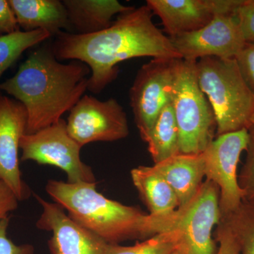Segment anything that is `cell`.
I'll list each match as a JSON object with an SVG mask.
<instances>
[{
    "mask_svg": "<svg viewBox=\"0 0 254 254\" xmlns=\"http://www.w3.org/2000/svg\"><path fill=\"white\" fill-rule=\"evenodd\" d=\"M145 142L155 164L180 154V133L171 102L159 114Z\"/></svg>",
    "mask_w": 254,
    "mask_h": 254,
    "instance_id": "cell-19",
    "label": "cell"
},
{
    "mask_svg": "<svg viewBox=\"0 0 254 254\" xmlns=\"http://www.w3.org/2000/svg\"><path fill=\"white\" fill-rule=\"evenodd\" d=\"M215 235L216 241L220 245L216 254H237L239 245L236 235L229 224L223 219H220Z\"/></svg>",
    "mask_w": 254,
    "mask_h": 254,
    "instance_id": "cell-25",
    "label": "cell"
},
{
    "mask_svg": "<svg viewBox=\"0 0 254 254\" xmlns=\"http://www.w3.org/2000/svg\"><path fill=\"white\" fill-rule=\"evenodd\" d=\"M198 85L213 108L216 136L250 128L254 95L241 74L235 58H203L197 60Z\"/></svg>",
    "mask_w": 254,
    "mask_h": 254,
    "instance_id": "cell-4",
    "label": "cell"
},
{
    "mask_svg": "<svg viewBox=\"0 0 254 254\" xmlns=\"http://www.w3.org/2000/svg\"><path fill=\"white\" fill-rule=\"evenodd\" d=\"M153 16L147 5L133 6L98 33L60 32L50 44L52 50L59 61L86 64L91 71L88 90L98 94L118 78L122 62L142 57L182 59L170 38L155 26Z\"/></svg>",
    "mask_w": 254,
    "mask_h": 254,
    "instance_id": "cell-1",
    "label": "cell"
},
{
    "mask_svg": "<svg viewBox=\"0 0 254 254\" xmlns=\"http://www.w3.org/2000/svg\"><path fill=\"white\" fill-rule=\"evenodd\" d=\"M221 219L236 235L239 245L237 254H254V205L243 201L236 211Z\"/></svg>",
    "mask_w": 254,
    "mask_h": 254,
    "instance_id": "cell-22",
    "label": "cell"
},
{
    "mask_svg": "<svg viewBox=\"0 0 254 254\" xmlns=\"http://www.w3.org/2000/svg\"><path fill=\"white\" fill-rule=\"evenodd\" d=\"M245 0H147L168 37L198 31L220 15L237 14Z\"/></svg>",
    "mask_w": 254,
    "mask_h": 254,
    "instance_id": "cell-12",
    "label": "cell"
},
{
    "mask_svg": "<svg viewBox=\"0 0 254 254\" xmlns=\"http://www.w3.org/2000/svg\"><path fill=\"white\" fill-rule=\"evenodd\" d=\"M180 234L177 231L158 234L133 246H107L105 254H171L180 245Z\"/></svg>",
    "mask_w": 254,
    "mask_h": 254,
    "instance_id": "cell-21",
    "label": "cell"
},
{
    "mask_svg": "<svg viewBox=\"0 0 254 254\" xmlns=\"http://www.w3.org/2000/svg\"><path fill=\"white\" fill-rule=\"evenodd\" d=\"M67 11L71 33L92 34L103 31L113 23L114 16L128 11L117 0H63Z\"/></svg>",
    "mask_w": 254,
    "mask_h": 254,
    "instance_id": "cell-17",
    "label": "cell"
},
{
    "mask_svg": "<svg viewBox=\"0 0 254 254\" xmlns=\"http://www.w3.org/2000/svg\"><path fill=\"white\" fill-rule=\"evenodd\" d=\"M46 190L67 210L70 218L108 244L118 245L124 241L146 240L156 235L150 214L106 198L96 190V183L49 180Z\"/></svg>",
    "mask_w": 254,
    "mask_h": 254,
    "instance_id": "cell-3",
    "label": "cell"
},
{
    "mask_svg": "<svg viewBox=\"0 0 254 254\" xmlns=\"http://www.w3.org/2000/svg\"><path fill=\"white\" fill-rule=\"evenodd\" d=\"M181 60L154 58L143 64L136 73L130 88V105L144 141L159 114L171 102L172 90Z\"/></svg>",
    "mask_w": 254,
    "mask_h": 254,
    "instance_id": "cell-9",
    "label": "cell"
},
{
    "mask_svg": "<svg viewBox=\"0 0 254 254\" xmlns=\"http://www.w3.org/2000/svg\"><path fill=\"white\" fill-rule=\"evenodd\" d=\"M9 219L6 218L0 221V254H35L33 245H15L7 237Z\"/></svg>",
    "mask_w": 254,
    "mask_h": 254,
    "instance_id": "cell-27",
    "label": "cell"
},
{
    "mask_svg": "<svg viewBox=\"0 0 254 254\" xmlns=\"http://www.w3.org/2000/svg\"><path fill=\"white\" fill-rule=\"evenodd\" d=\"M91 69L72 60L63 64L51 45L32 52L12 77L0 83V90L14 97L27 113L26 133L31 134L58 123L88 90Z\"/></svg>",
    "mask_w": 254,
    "mask_h": 254,
    "instance_id": "cell-2",
    "label": "cell"
},
{
    "mask_svg": "<svg viewBox=\"0 0 254 254\" xmlns=\"http://www.w3.org/2000/svg\"><path fill=\"white\" fill-rule=\"evenodd\" d=\"M18 201L14 192L0 180V221L8 218V214L17 208Z\"/></svg>",
    "mask_w": 254,
    "mask_h": 254,
    "instance_id": "cell-29",
    "label": "cell"
},
{
    "mask_svg": "<svg viewBox=\"0 0 254 254\" xmlns=\"http://www.w3.org/2000/svg\"><path fill=\"white\" fill-rule=\"evenodd\" d=\"M81 148L68 134L63 119L36 133H25L20 141L21 161L33 160L61 169L68 183H95L91 168L80 157Z\"/></svg>",
    "mask_w": 254,
    "mask_h": 254,
    "instance_id": "cell-8",
    "label": "cell"
},
{
    "mask_svg": "<svg viewBox=\"0 0 254 254\" xmlns=\"http://www.w3.org/2000/svg\"><path fill=\"white\" fill-rule=\"evenodd\" d=\"M21 31L8 0H0V37Z\"/></svg>",
    "mask_w": 254,
    "mask_h": 254,
    "instance_id": "cell-28",
    "label": "cell"
},
{
    "mask_svg": "<svg viewBox=\"0 0 254 254\" xmlns=\"http://www.w3.org/2000/svg\"><path fill=\"white\" fill-rule=\"evenodd\" d=\"M235 59L242 77L254 95V43H246Z\"/></svg>",
    "mask_w": 254,
    "mask_h": 254,
    "instance_id": "cell-24",
    "label": "cell"
},
{
    "mask_svg": "<svg viewBox=\"0 0 254 254\" xmlns=\"http://www.w3.org/2000/svg\"><path fill=\"white\" fill-rule=\"evenodd\" d=\"M43 211L36 225L53 232L48 241L51 254H105L108 244L66 215L57 203H50L36 195Z\"/></svg>",
    "mask_w": 254,
    "mask_h": 254,
    "instance_id": "cell-13",
    "label": "cell"
},
{
    "mask_svg": "<svg viewBox=\"0 0 254 254\" xmlns=\"http://www.w3.org/2000/svg\"><path fill=\"white\" fill-rule=\"evenodd\" d=\"M250 125V128L249 130H250V131L254 132V110L253 114H252V118H251Z\"/></svg>",
    "mask_w": 254,
    "mask_h": 254,
    "instance_id": "cell-30",
    "label": "cell"
},
{
    "mask_svg": "<svg viewBox=\"0 0 254 254\" xmlns=\"http://www.w3.org/2000/svg\"><path fill=\"white\" fill-rule=\"evenodd\" d=\"M50 38H51L50 33L43 30L19 31L0 37V78L26 50Z\"/></svg>",
    "mask_w": 254,
    "mask_h": 254,
    "instance_id": "cell-20",
    "label": "cell"
},
{
    "mask_svg": "<svg viewBox=\"0 0 254 254\" xmlns=\"http://www.w3.org/2000/svg\"><path fill=\"white\" fill-rule=\"evenodd\" d=\"M219 189L205 180L194 196L168 215L154 217L157 233L179 232L185 254H216L218 247L212 231L221 218Z\"/></svg>",
    "mask_w": 254,
    "mask_h": 254,
    "instance_id": "cell-6",
    "label": "cell"
},
{
    "mask_svg": "<svg viewBox=\"0 0 254 254\" xmlns=\"http://www.w3.org/2000/svg\"><path fill=\"white\" fill-rule=\"evenodd\" d=\"M237 15L246 43H254V0H245Z\"/></svg>",
    "mask_w": 254,
    "mask_h": 254,
    "instance_id": "cell-26",
    "label": "cell"
},
{
    "mask_svg": "<svg viewBox=\"0 0 254 254\" xmlns=\"http://www.w3.org/2000/svg\"><path fill=\"white\" fill-rule=\"evenodd\" d=\"M250 141V130L243 128L215 137L201 153L205 177L219 189L221 218L236 211L245 200L237 167L242 152L248 149Z\"/></svg>",
    "mask_w": 254,
    "mask_h": 254,
    "instance_id": "cell-7",
    "label": "cell"
},
{
    "mask_svg": "<svg viewBox=\"0 0 254 254\" xmlns=\"http://www.w3.org/2000/svg\"><path fill=\"white\" fill-rule=\"evenodd\" d=\"M195 64L196 61L180 60L172 90L171 104L182 154H201L216 137L215 114L198 85Z\"/></svg>",
    "mask_w": 254,
    "mask_h": 254,
    "instance_id": "cell-5",
    "label": "cell"
},
{
    "mask_svg": "<svg viewBox=\"0 0 254 254\" xmlns=\"http://www.w3.org/2000/svg\"><path fill=\"white\" fill-rule=\"evenodd\" d=\"M27 113L20 102L0 95V180L16 195L18 200L26 197L21 179L18 150L26 133Z\"/></svg>",
    "mask_w": 254,
    "mask_h": 254,
    "instance_id": "cell-14",
    "label": "cell"
},
{
    "mask_svg": "<svg viewBox=\"0 0 254 254\" xmlns=\"http://www.w3.org/2000/svg\"><path fill=\"white\" fill-rule=\"evenodd\" d=\"M182 60L232 59L245 46L237 14L220 15L198 31L169 37Z\"/></svg>",
    "mask_w": 254,
    "mask_h": 254,
    "instance_id": "cell-11",
    "label": "cell"
},
{
    "mask_svg": "<svg viewBox=\"0 0 254 254\" xmlns=\"http://www.w3.org/2000/svg\"><path fill=\"white\" fill-rule=\"evenodd\" d=\"M250 131L251 141L247 149L248 155L239 183L245 193L244 201L254 205V132Z\"/></svg>",
    "mask_w": 254,
    "mask_h": 254,
    "instance_id": "cell-23",
    "label": "cell"
},
{
    "mask_svg": "<svg viewBox=\"0 0 254 254\" xmlns=\"http://www.w3.org/2000/svg\"><path fill=\"white\" fill-rule=\"evenodd\" d=\"M131 175L133 185L152 216L170 215L180 207L176 193L154 167H138L131 170Z\"/></svg>",
    "mask_w": 254,
    "mask_h": 254,
    "instance_id": "cell-18",
    "label": "cell"
},
{
    "mask_svg": "<svg viewBox=\"0 0 254 254\" xmlns=\"http://www.w3.org/2000/svg\"><path fill=\"white\" fill-rule=\"evenodd\" d=\"M176 193L180 206L186 204L199 190L205 177L202 154H177L153 165Z\"/></svg>",
    "mask_w": 254,
    "mask_h": 254,
    "instance_id": "cell-16",
    "label": "cell"
},
{
    "mask_svg": "<svg viewBox=\"0 0 254 254\" xmlns=\"http://www.w3.org/2000/svg\"><path fill=\"white\" fill-rule=\"evenodd\" d=\"M18 26L23 31L43 30L55 37L60 32L71 33L67 11L60 0H8Z\"/></svg>",
    "mask_w": 254,
    "mask_h": 254,
    "instance_id": "cell-15",
    "label": "cell"
},
{
    "mask_svg": "<svg viewBox=\"0 0 254 254\" xmlns=\"http://www.w3.org/2000/svg\"><path fill=\"white\" fill-rule=\"evenodd\" d=\"M69 136L83 147L96 141H115L129 134L127 114L115 98L101 101L84 95L70 110L66 122Z\"/></svg>",
    "mask_w": 254,
    "mask_h": 254,
    "instance_id": "cell-10",
    "label": "cell"
},
{
    "mask_svg": "<svg viewBox=\"0 0 254 254\" xmlns=\"http://www.w3.org/2000/svg\"><path fill=\"white\" fill-rule=\"evenodd\" d=\"M171 254H185V252H184V250H182L181 247H180V246H179V247H177L176 250L174 251L173 253H172Z\"/></svg>",
    "mask_w": 254,
    "mask_h": 254,
    "instance_id": "cell-31",
    "label": "cell"
}]
</instances>
